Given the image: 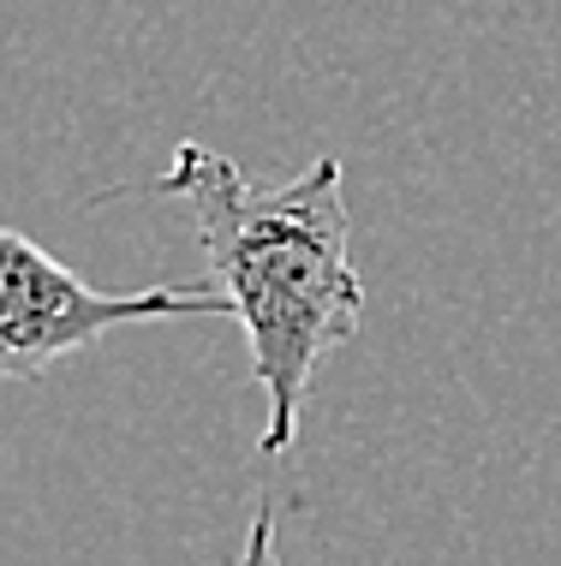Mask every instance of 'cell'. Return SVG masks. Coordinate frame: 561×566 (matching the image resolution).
<instances>
[{
	"label": "cell",
	"mask_w": 561,
	"mask_h": 566,
	"mask_svg": "<svg viewBox=\"0 0 561 566\" xmlns=\"http://www.w3.org/2000/svg\"><path fill=\"white\" fill-rule=\"evenodd\" d=\"M174 316H221L216 286H138L102 293L37 239L0 227V381H24L102 334Z\"/></svg>",
	"instance_id": "obj_2"
},
{
	"label": "cell",
	"mask_w": 561,
	"mask_h": 566,
	"mask_svg": "<svg viewBox=\"0 0 561 566\" xmlns=\"http://www.w3.org/2000/svg\"><path fill=\"white\" fill-rule=\"evenodd\" d=\"M156 186L191 209L221 316H233L246 334L251 381L269 400L257 448L287 453L316 364L353 340L365 311L346 221V167L341 156H316L276 186H257L221 149L179 144Z\"/></svg>",
	"instance_id": "obj_1"
},
{
	"label": "cell",
	"mask_w": 561,
	"mask_h": 566,
	"mask_svg": "<svg viewBox=\"0 0 561 566\" xmlns=\"http://www.w3.org/2000/svg\"><path fill=\"white\" fill-rule=\"evenodd\" d=\"M233 566H281V555H276V513H257V518H251L246 555H239Z\"/></svg>",
	"instance_id": "obj_3"
}]
</instances>
